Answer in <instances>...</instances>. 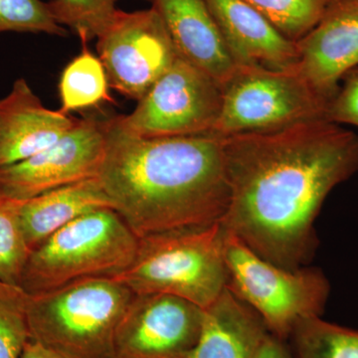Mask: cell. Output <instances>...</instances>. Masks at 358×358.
<instances>
[{
  "instance_id": "6da1fadb",
  "label": "cell",
  "mask_w": 358,
  "mask_h": 358,
  "mask_svg": "<svg viewBox=\"0 0 358 358\" xmlns=\"http://www.w3.org/2000/svg\"><path fill=\"white\" fill-rule=\"evenodd\" d=\"M229 204L220 221L268 262L307 265L315 218L329 193L358 173V136L326 120L222 136Z\"/></svg>"
},
{
  "instance_id": "7a4b0ae2",
  "label": "cell",
  "mask_w": 358,
  "mask_h": 358,
  "mask_svg": "<svg viewBox=\"0 0 358 358\" xmlns=\"http://www.w3.org/2000/svg\"><path fill=\"white\" fill-rule=\"evenodd\" d=\"M105 120L98 178L138 238L220 223L229 204L222 136L143 138Z\"/></svg>"
},
{
  "instance_id": "3957f363",
  "label": "cell",
  "mask_w": 358,
  "mask_h": 358,
  "mask_svg": "<svg viewBox=\"0 0 358 358\" xmlns=\"http://www.w3.org/2000/svg\"><path fill=\"white\" fill-rule=\"evenodd\" d=\"M134 296L113 277L86 278L27 294L30 341L65 358H115V334Z\"/></svg>"
},
{
  "instance_id": "277c9868",
  "label": "cell",
  "mask_w": 358,
  "mask_h": 358,
  "mask_svg": "<svg viewBox=\"0 0 358 358\" xmlns=\"http://www.w3.org/2000/svg\"><path fill=\"white\" fill-rule=\"evenodd\" d=\"M220 223L138 238L133 263L115 280L134 294H166L209 307L227 287Z\"/></svg>"
},
{
  "instance_id": "5b68a950",
  "label": "cell",
  "mask_w": 358,
  "mask_h": 358,
  "mask_svg": "<svg viewBox=\"0 0 358 358\" xmlns=\"http://www.w3.org/2000/svg\"><path fill=\"white\" fill-rule=\"evenodd\" d=\"M138 240L114 209L90 212L33 250L20 287L37 294L86 278L115 277L133 263Z\"/></svg>"
},
{
  "instance_id": "8992f818",
  "label": "cell",
  "mask_w": 358,
  "mask_h": 358,
  "mask_svg": "<svg viewBox=\"0 0 358 358\" xmlns=\"http://www.w3.org/2000/svg\"><path fill=\"white\" fill-rule=\"evenodd\" d=\"M223 256L226 288L255 310L278 338L288 341L300 320L324 313L331 286L319 268H287L268 262L226 231Z\"/></svg>"
},
{
  "instance_id": "52a82bcc",
  "label": "cell",
  "mask_w": 358,
  "mask_h": 358,
  "mask_svg": "<svg viewBox=\"0 0 358 358\" xmlns=\"http://www.w3.org/2000/svg\"><path fill=\"white\" fill-rule=\"evenodd\" d=\"M329 101L298 66L271 70L238 65L222 87V110L212 134L265 133L326 120Z\"/></svg>"
},
{
  "instance_id": "ba28073f",
  "label": "cell",
  "mask_w": 358,
  "mask_h": 358,
  "mask_svg": "<svg viewBox=\"0 0 358 358\" xmlns=\"http://www.w3.org/2000/svg\"><path fill=\"white\" fill-rule=\"evenodd\" d=\"M221 110V85L178 56L136 109L117 119L129 133L143 138L193 136L212 134Z\"/></svg>"
},
{
  "instance_id": "9c48e42d",
  "label": "cell",
  "mask_w": 358,
  "mask_h": 358,
  "mask_svg": "<svg viewBox=\"0 0 358 358\" xmlns=\"http://www.w3.org/2000/svg\"><path fill=\"white\" fill-rule=\"evenodd\" d=\"M96 50L110 88L136 101L179 56L166 24L152 7L133 13L119 9L96 38Z\"/></svg>"
},
{
  "instance_id": "30bf717a",
  "label": "cell",
  "mask_w": 358,
  "mask_h": 358,
  "mask_svg": "<svg viewBox=\"0 0 358 358\" xmlns=\"http://www.w3.org/2000/svg\"><path fill=\"white\" fill-rule=\"evenodd\" d=\"M106 148L105 120L86 117L29 159L0 167V192L18 200L98 178Z\"/></svg>"
},
{
  "instance_id": "8fae6325",
  "label": "cell",
  "mask_w": 358,
  "mask_h": 358,
  "mask_svg": "<svg viewBox=\"0 0 358 358\" xmlns=\"http://www.w3.org/2000/svg\"><path fill=\"white\" fill-rule=\"evenodd\" d=\"M203 310L166 294H134L115 334V358H186L199 341Z\"/></svg>"
},
{
  "instance_id": "7c38bea8",
  "label": "cell",
  "mask_w": 358,
  "mask_h": 358,
  "mask_svg": "<svg viewBox=\"0 0 358 358\" xmlns=\"http://www.w3.org/2000/svg\"><path fill=\"white\" fill-rule=\"evenodd\" d=\"M296 47L299 69L331 103L346 73L358 67V0H331Z\"/></svg>"
},
{
  "instance_id": "4fadbf2b",
  "label": "cell",
  "mask_w": 358,
  "mask_h": 358,
  "mask_svg": "<svg viewBox=\"0 0 358 358\" xmlns=\"http://www.w3.org/2000/svg\"><path fill=\"white\" fill-rule=\"evenodd\" d=\"M237 65L284 70L298 64L296 42L287 38L244 0H204Z\"/></svg>"
},
{
  "instance_id": "5bb4252c",
  "label": "cell",
  "mask_w": 358,
  "mask_h": 358,
  "mask_svg": "<svg viewBox=\"0 0 358 358\" xmlns=\"http://www.w3.org/2000/svg\"><path fill=\"white\" fill-rule=\"evenodd\" d=\"M79 119L47 109L25 79L0 99V167L29 159L50 147Z\"/></svg>"
},
{
  "instance_id": "9a60e30c",
  "label": "cell",
  "mask_w": 358,
  "mask_h": 358,
  "mask_svg": "<svg viewBox=\"0 0 358 358\" xmlns=\"http://www.w3.org/2000/svg\"><path fill=\"white\" fill-rule=\"evenodd\" d=\"M159 14L179 56L213 77L221 87L236 62L204 0H145Z\"/></svg>"
},
{
  "instance_id": "2e32d148",
  "label": "cell",
  "mask_w": 358,
  "mask_h": 358,
  "mask_svg": "<svg viewBox=\"0 0 358 358\" xmlns=\"http://www.w3.org/2000/svg\"><path fill=\"white\" fill-rule=\"evenodd\" d=\"M268 331L260 315L226 288L204 308L199 341L186 358H253Z\"/></svg>"
},
{
  "instance_id": "e0dca14e",
  "label": "cell",
  "mask_w": 358,
  "mask_h": 358,
  "mask_svg": "<svg viewBox=\"0 0 358 358\" xmlns=\"http://www.w3.org/2000/svg\"><path fill=\"white\" fill-rule=\"evenodd\" d=\"M112 208L98 178L71 183L22 200L20 221L31 252L51 235L90 212Z\"/></svg>"
},
{
  "instance_id": "ac0fdd59",
  "label": "cell",
  "mask_w": 358,
  "mask_h": 358,
  "mask_svg": "<svg viewBox=\"0 0 358 358\" xmlns=\"http://www.w3.org/2000/svg\"><path fill=\"white\" fill-rule=\"evenodd\" d=\"M107 72L99 56L86 44L81 53L66 66L59 82L61 112L69 115L75 110L90 109L100 103H112Z\"/></svg>"
},
{
  "instance_id": "d6986e66",
  "label": "cell",
  "mask_w": 358,
  "mask_h": 358,
  "mask_svg": "<svg viewBox=\"0 0 358 358\" xmlns=\"http://www.w3.org/2000/svg\"><path fill=\"white\" fill-rule=\"evenodd\" d=\"M288 343L294 358H358V331L322 317L300 320Z\"/></svg>"
},
{
  "instance_id": "ffe728a7",
  "label": "cell",
  "mask_w": 358,
  "mask_h": 358,
  "mask_svg": "<svg viewBox=\"0 0 358 358\" xmlns=\"http://www.w3.org/2000/svg\"><path fill=\"white\" fill-rule=\"evenodd\" d=\"M21 203L0 192V282L18 287L31 254L21 226Z\"/></svg>"
},
{
  "instance_id": "44dd1931",
  "label": "cell",
  "mask_w": 358,
  "mask_h": 358,
  "mask_svg": "<svg viewBox=\"0 0 358 358\" xmlns=\"http://www.w3.org/2000/svg\"><path fill=\"white\" fill-rule=\"evenodd\" d=\"M120 0H50L54 18L73 34L88 44L98 38L114 20Z\"/></svg>"
},
{
  "instance_id": "7402d4cb",
  "label": "cell",
  "mask_w": 358,
  "mask_h": 358,
  "mask_svg": "<svg viewBox=\"0 0 358 358\" xmlns=\"http://www.w3.org/2000/svg\"><path fill=\"white\" fill-rule=\"evenodd\" d=\"M267 18L282 35L298 41L319 22L326 0H244Z\"/></svg>"
},
{
  "instance_id": "603a6c76",
  "label": "cell",
  "mask_w": 358,
  "mask_h": 358,
  "mask_svg": "<svg viewBox=\"0 0 358 358\" xmlns=\"http://www.w3.org/2000/svg\"><path fill=\"white\" fill-rule=\"evenodd\" d=\"M26 296L20 287L0 282V358H20L30 339Z\"/></svg>"
},
{
  "instance_id": "cb8c5ba5",
  "label": "cell",
  "mask_w": 358,
  "mask_h": 358,
  "mask_svg": "<svg viewBox=\"0 0 358 358\" xmlns=\"http://www.w3.org/2000/svg\"><path fill=\"white\" fill-rule=\"evenodd\" d=\"M45 33L67 36L68 30L59 24L48 2L42 0H0V33Z\"/></svg>"
},
{
  "instance_id": "d4e9b609",
  "label": "cell",
  "mask_w": 358,
  "mask_h": 358,
  "mask_svg": "<svg viewBox=\"0 0 358 358\" xmlns=\"http://www.w3.org/2000/svg\"><path fill=\"white\" fill-rule=\"evenodd\" d=\"M326 121L358 128V67L346 73L341 80L327 107Z\"/></svg>"
},
{
  "instance_id": "484cf974",
  "label": "cell",
  "mask_w": 358,
  "mask_h": 358,
  "mask_svg": "<svg viewBox=\"0 0 358 358\" xmlns=\"http://www.w3.org/2000/svg\"><path fill=\"white\" fill-rule=\"evenodd\" d=\"M253 358H294L288 341L268 331L257 348Z\"/></svg>"
},
{
  "instance_id": "4316f807",
  "label": "cell",
  "mask_w": 358,
  "mask_h": 358,
  "mask_svg": "<svg viewBox=\"0 0 358 358\" xmlns=\"http://www.w3.org/2000/svg\"><path fill=\"white\" fill-rule=\"evenodd\" d=\"M20 358H65L50 348L37 343V341H28L26 343Z\"/></svg>"
}]
</instances>
